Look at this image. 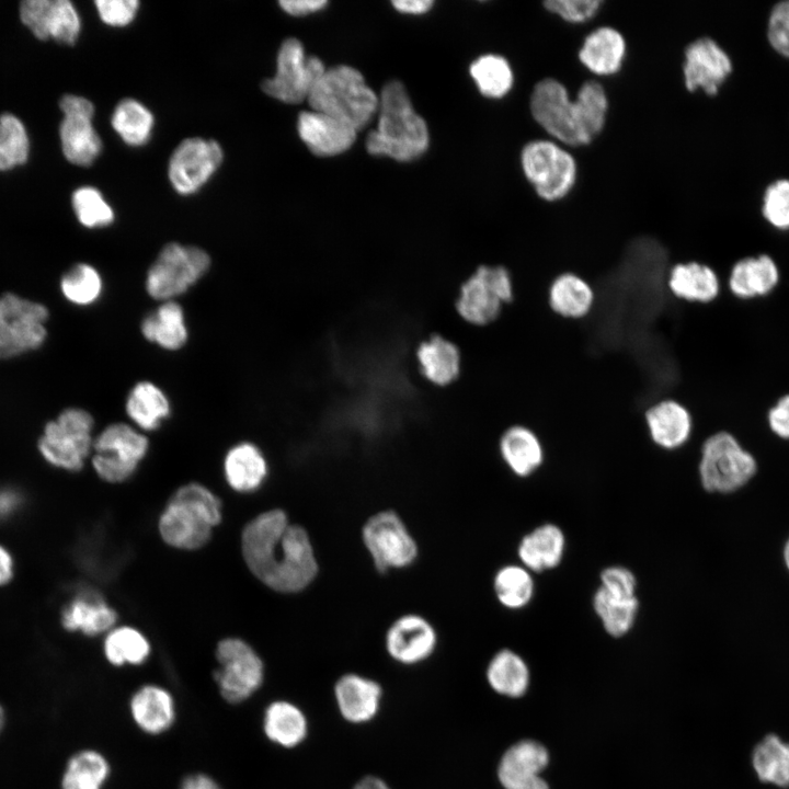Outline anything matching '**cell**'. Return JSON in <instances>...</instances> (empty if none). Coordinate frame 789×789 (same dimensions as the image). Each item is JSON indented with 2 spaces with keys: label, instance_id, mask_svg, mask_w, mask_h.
Instances as JSON below:
<instances>
[{
  "label": "cell",
  "instance_id": "6da1fadb",
  "mask_svg": "<svg viewBox=\"0 0 789 789\" xmlns=\"http://www.w3.org/2000/svg\"><path fill=\"white\" fill-rule=\"evenodd\" d=\"M241 551L253 575L277 593H301L320 572L307 528L290 523L281 508L265 511L245 525Z\"/></svg>",
  "mask_w": 789,
  "mask_h": 789
},
{
  "label": "cell",
  "instance_id": "7a4b0ae2",
  "mask_svg": "<svg viewBox=\"0 0 789 789\" xmlns=\"http://www.w3.org/2000/svg\"><path fill=\"white\" fill-rule=\"evenodd\" d=\"M377 113V128L367 135L365 141L368 153L408 162L427 150V125L413 108L400 81H390L382 88Z\"/></svg>",
  "mask_w": 789,
  "mask_h": 789
},
{
  "label": "cell",
  "instance_id": "3957f363",
  "mask_svg": "<svg viewBox=\"0 0 789 789\" xmlns=\"http://www.w3.org/2000/svg\"><path fill=\"white\" fill-rule=\"evenodd\" d=\"M221 521L220 500L199 483L179 488L159 518V533L165 544L184 550L203 547L211 529Z\"/></svg>",
  "mask_w": 789,
  "mask_h": 789
},
{
  "label": "cell",
  "instance_id": "277c9868",
  "mask_svg": "<svg viewBox=\"0 0 789 789\" xmlns=\"http://www.w3.org/2000/svg\"><path fill=\"white\" fill-rule=\"evenodd\" d=\"M307 101L312 111L328 114L358 132L377 113L379 96L357 69L339 65L325 69Z\"/></svg>",
  "mask_w": 789,
  "mask_h": 789
},
{
  "label": "cell",
  "instance_id": "5b68a950",
  "mask_svg": "<svg viewBox=\"0 0 789 789\" xmlns=\"http://www.w3.org/2000/svg\"><path fill=\"white\" fill-rule=\"evenodd\" d=\"M758 468L755 455L728 430L711 433L699 446L697 471L708 493H736L754 480Z\"/></svg>",
  "mask_w": 789,
  "mask_h": 789
},
{
  "label": "cell",
  "instance_id": "8992f818",
  "mask_svg": "<svg viewBox=\"0 0 789 789\" xmlns=\"http://www.w3.org/2000/svg\"><path fill=\"white\" fill-rule=\"evenodd\" d=\"M94 419L82 408L64 409L55 419L47 421L36 441V450L49 467L79 472L93 447Z\"/></svg>",
  "mask_w": 789,
  "mask_h": 789
},
{
  "label": "cell",
  "instance_id": "52a82bcc",
  "mask_svg": "<svg viewBox=\"0 0 789 789\" xmlns=\"http://www.w3.org/2000/svg\"><path fill=\"white\" fill-rule=\"evenodd\" d=\"M362 545L381 574L411 568L420 557L419 541L395 508L371 513L361 526Z\"/></svg>",
  "mask_w": 789,
  "mask_h": 789
},
{
  "label": "cell",
  "instance_id": "ba28073f",
  "mask_svg": "<svg viewBox=\"0 0 789 789\" xmlns=\"http://www.w3.org/2000/svg\"><path fill=\"white\" fill-rule=\"evenodd\" d=\"M513 298L511 272L503 265L480 264L460 283L454 308L462 322L481 328L496 321Z\"/></svg>",
  "mask_w": 789,
  "mask_h": 789
},
{
  "label": "cell",
  "instance_id": "9c48e42d",
  "mask_svg": "<svg viewBox=\"0 0 789 789\" xmlns=\"http://www.w3.org/2000/svg\"><path fill=\"white\" fill-rule=\"evenodd\" d=\"M209 254L195 245L178 242L165 244L150 265L145 287L157 300H173L186 293L208 271Z\"/></svg>",
  "mask_w": 789,
  "mask_h": 789
},
{
  "label": "cell",
  "instance_id": "30bf717a",
  "mask_svg": "<svg viewBox=\"0 0 789 789\" xmlns=\"http://www.w3.org/2000/svg\"><path fill=\"white\" fill-rule=\"evenodd\" d=\"M48 308L7 291L0 295V359H11L41 348L46 342Z\"/></svg>",
  "mask_w": 789,
  "mask_h": 789
},
{
  "label": "cell",
  "instance_id": "8fae6325",
  "mask_svg": "<svg viewBox=\"0 0 789 789\" xmlns=\"http://www.w3.org/2000/svg\"><path fill=\"white\" fill-rule=\"evenodd\" d=\"M529 106L534 119L562 144L584 146L593 140L585 129L578 101L570 99L567 88L557 79L538 81Z\"/></svg>",
  "mask_w": 789,
  "mask_h": 789
},
{
  "label": "cell",
  "instance_id": "7c38bea8",
  "mask_svg": "<svg viewBox=\"0 0 789 789\" xmlns=\"http://www.w3.org/2000/svg\"><path fill=\"white\" fill-rule=\"evenodd\" d=\"M217 667L213 673L220 697L228 704L249 700L264 683V663L244 640L226 638L215 651Z\"/></svg>",
  "mask_w": 789,
  "mask_h": 789
},
{
  "label": "cell",
  "instance_id": "4fadbf2b",
  "mask_svg": "<svg viewBox=\"0 0 789 789\" xmlns=\"http://www.w3.org/2000/svg\"><path fill=\"white\" fill-rule=\"evenodd\" d=\"M521 164L526 179L545 201L563 198L576 180L574 157L552 140L536 139L527 142L521 152Z\"/></svg>",
  "mask_w": 789,
  "mask_h": 789
},
{
  "label": "cell",
  "instance_id": "5bb4252c",
  "mask_svg": "<svg viewBox=\"0 0 789 789\" xmlns=\"http://www.w3.org/2000/svg\"><path fill=\"white\" fill-rule=\"evenodd\" d=\"M148 446L147 437L132 425L112 423L94 437L91 466L102 480L123 482L135 472Z\"/></svg>",
  "mask_w": 789,
  "mask_h": 789
},
{
  "label": "cell",
  "instance_id": "9a60e30c",
  "mask_svg": "<svg viewBox=\"0 0 789 789\" xmlns=\"http://www.w3.org/2000/svg\"><path fill=\"white\" fill-rule=\"evenodd\" d=\"M325 69L321 59L306 56L299 39L289 37L277 53L275 75L262 82V90L283 103L297 104L308 99Z\"/></svg>",
  "mask_w": 789,
  "mask_h": 789
},
{
  "label": "cell",
  "instance_id": "2e32d148",
  "mask_svg": "<svg viewBox=\"0 0 789 789\" xmlns=\"http://www.w3.org/2000/svg\"><path fill=\"white\" fill-rule=\"evenodd\" d=\"M224 160L221 146L214 139L191 137L183 139L172 152L168 178L181 195L198 192L216 173Z\"/></svg>",
  "mask_w": 789,
  "mask_h": 789
},
{
  "label": "cell",
  "instance_id": "e0dca14e",
  "mask_svg": "<svg viewBox=\"0 0 789 789\" xmlns=\"http://www.w3.org/2000/svg\"><path fill=\"white\" fill-rule=\"evenodd\" d=\"M59 106L64 113L59 128L64 156L72 164L91 165L102 151V140L92 123L93 104L83 96L67 94Z\"/></svg>",
  "mask_w": 789,
  "mask_h": 789
},
{
  "label": "cell",
  "instance_id": "ac0fdd59",
  "mask_svg": "<svg viewBox=\"0 0 789 789\" xmlns=\"http://www.w3.org/2000/svg\"><path fill=\"white\" fill-rule=\"evenodd\" d=\"M384 643L392 660L403 665H414L427 660L435 652L438 633L427 617L408 611L389 624Z\"/></svg>",
  "mask_w": 789,
  "mask_h": 789
},
{
  "label": "cell",
  "instance_id": "d6986e66",
  "mask_svg": "<svg viewBox=\"0 0 789 789\" xmlns=\"http://www.w3.org/2000/svg\"><path fill=\"white\" fill-rule=\"evenodd\" d=\"M684 58V83L689 92L702 90L708 95H716L733 69L728 53L708 36L689 43Z\"/></svg>",
  "mask_w": 789,
  "mask_h": 789
},
{
  "label": "cell",
  "instance_id": "ffe728a7",
  "mask_svg": "<svg viewBox=\"0 0 789 789\" xmlns=\"http://www.w3.org/2000/svg\"><path fill=\"white\" fill-rule=\"evenodd\" d=\"M22 23L41 41L54 38L72 45L81 28L79 14L68 0H26L20 5Z\"/></svg>",
  "mask_w": 789,
  "mask_h": 789
},
{
  "label": "cell",
  "instance_id": "44dd1931",
  "mask_svg": "<svg viewBox=\"0 0 789 789\" xmlns=\"http://www.w3.org/2000/svg\"><path fill=\"white\" fill-rule=\"evenodd\" d=\"M58 617L64 630L85 637L110 631L117 619L116 611L104 597L87 586L77 588L70 595L61 605Z\"/></svg>",
  "mask_w": 789,
  "mask_h": 789
},
{
  "label": "cell",
  "instance_id": "7402d4cb",
  "mask_svg": "<svg viewBox=\"0 0 789 789\" xmlns=\"http://www.w3.org/2000/svg\"><path fill=\"white\" fill-rule=\"evenodd\" d=\"M414 358L421 378L430 386L447 388L461 375L462 354L459 345L437 332L416 344Z\"/></svg>",
  "mask_w": 789,
  "mask_h": 789
},
{
  "label": "cell",
  "instance_id": "603a6c76",
  "mask_svg": "<svg viewBox=\"0 0 789 789\" xmlns=\"http://www.w3.org/2000/svg\"><path fill=\"white\" fill-rule=\"evenodd\" d=\"M644 420L651 442L662 450H678L685 447L693 436V415L676 400L655 402L647 409Z\"/></svg>",
  "mask_w": 789,
  "mask_h": 789
},
{
  "label": "cell",
  "instance_id": "cb8c5ba5",
  "mask_svg": "<svg viewBox=\"0 0 789 789\" xmlns=\"http://www.w3.org/2000/svg\"><path fill=\"white\" fill-rule=\"evenodd\" d=\"M297 130L302 142L318 157H332L348 150L357 134L346 123L312 110L300 112Z\"/></svg>",
  "mask_w": 789,
  "mask_h": 789
},
{
  "label": "cell",
  "instance_id": "d4e9b609",
  "mask_svg": "<svg viewBox=\"0 0 789 789\" xmlns=\"http://www.w3.org/2000/svg\"><path fill=\"white\" fill-rule=\"evenodd\" d=\"M128 710L135 725L145 734L167 733L176 721V702L165 687L145 684L130 696Z\"/></svg>",
  "mask_w": 789,
  "mask_h": 789
},
{
  "label": "cell",
  "instance_id": "484cf974",
  "mask_svg": "<svg viewBox=\"0 0 789 789\" xmlns=\"http://www.w3.org/2000/svg\"><path fill=\"white\" fill-rule=\"evenodd\" d=\"M549 761L546 748L534 741L511 746L499 765V779L505 789H549L539 776Z\"/></svg>",
  "mask_w": 789,
  "mask_h": 789
},
{
  "label": "cell",
  "instance_id": "4316f807",
  "mask_svg": "<svg viewBox=\"0 0 789 789\" xmlns=\"http://www.w3.org/2000/svg\"><path fill=\"white\" fill-rule=\"evenodd\" d=\"M666 285L676 299L697 305L714 302L724 287L719 273L699 261L674 264L668 271Z\"/></svg>",
  "mask_w": 789,
  "mask_h": 789
},
{
  "label": "cell",
  "instance_id": "83f0119b",
  "mask_svg": "<svg viewBox=\"0 0 789 789\" xmlns=\"http://www.w3.org/2000/svg\"><path fill=\"white\" fill-rule=\"evenodd\" d=\"M779 281L780 271L776 261L761 253L735 261L728 272L724 286L733 297L745 300L769 295Z\"/></svg>",
  "mask_w": 789,
  "mask_h": 789
},
{
  "label": "cell",
  "instance_id": "f1b7e54d",
  "mask_svg": "<svg viewBox=\"0 0 789 789\" xmlns=\"http://www.w3.org/2000/svg\"><path fill=\"white\" fill-rule=\"evenodd\" d=\"M496 451L508 470L519 478L535 473L546 459V450L537 433L522 424L511 425L502 432Z\"/></svg>",
  "mask_w": 789,
  "mask_h": 789
},
{
  "label": "cell",
  "instance_id": "f546056e",
  "mask_svg": "<svg viewBox=\"0 0 789 789\" xmlns=\"http://www.w3.org/2000/svg\"><path fill=\"white\" fill-rule=\"evenodd\" d=\"M334 693L340 712L347 721L366 722L373 719L379 709V684L362 675H342L335 683Z\"/></svg>",
  "mask_w": 789,
  "mask_h": 789
},
{
  "label": "cell",
  "instance_id": "4dcf8cb0",
  "mask_svg": "<svg viewBox=\"0 0 789 789\" xmlns=\"http://www.w3.org/2000/svg\"><path fill=\"white\" fill-rule=\"evenodd\" d=\"M626 55L622 34L611 26H601L588 33L579 50L583 66L597 76L618 72Z\"/></svg>",
  "mask_w": 789,
  "mask_h": 789
},
{
  "label": "cell",
  "instance_id": "1f68e13d",
  "mask_svg": "<svg viewBox=\"0 0 789 789\" xmlns=\"http://www.w3.org/2000/svg\"><path fill=\"white\" fill-rule=\"evenodd\" d=\"M565 538L560 527L544 524L526 534L517 547V556L528 571L542 572L560 564Z\"/></svg>",
  "mask_w": 789,
  "mask_h": 789
},
{
  "label": "cell",
  "instance_id": "d6a6232c",
  "mask_svg": "<svg viewBox=\"0 0 789 789\" xmlns=\"http://www.w3.org/2000/svg\"><path fill=\"white\" fill-rule=\"evenodd\" d=\"M595 302V291L583 277L564 272L551 282L548 289L550 309L564 319L587 317Z\"/></svg>",
  "mask_w": 789,
  "mask_h": 789
},
{
  "label": "cell",
  "instance_id": "836d02e7",
  "mask_svg": "<svg viewBox=\"0 0 789 789\" xmlns=\"http://www.w3.org/2000/svg\"><path fill=\"white\" fill-rule=\"evenodd\" d=\"M140 331L148 342L163 350H180L188 336L182 306L175 300L163 301L157 310L142 319Z\"/></svg>",
  "mask_w": 789,
  "mask_h": 789
},
{
  "label": "cell",
  "instance_id": "e575fe53",
  "mask_svg": "<svg viewBox=\"0 0 789 789\" xmlns=\"http://www.w3.org/2000/svg\"><path fill=\"white\" fill-rule=\"evenodd\" d=\"M228 484L236 491L256 490L267 474V462L258 446L243 442L232 446L224 460Z\"/></svg>",
  "mask_w": 789,
  "mask_h": 789
},
{
  "label": "cell",
  "instance_id": "d590c367",
  "mask_svg": "<svg viewBox=\"0 0 789 789\" xmlns=\"http://www.w3.org/2000/svg\"><path fill=\"white\" fill-rule=\"evenodd\" d=\"M262 728L270 742L291 748L306 739L308 723L306 716L295 704L274 700L264 710Z\"/></svg>",
  "mask_w": 789,
  "mask_h": 789
},
{
  "label": "cell",
  "instance_id": "8d00e7d4",
  "mask_svg": "<svg viewBox=\"0 0 789 789\" xmlns=\"http://www.w3.org/2000/svg\"><path fill=\"white\" fill-rule=\"evenodd\" d=\"M125 409L138 428L153 431L169 416L170 401L160 387L151 381H139L129 391Z\"/></svg>",
  "mask_w": 789,
  "mask_h": 789
},
{
  "label": "cell",
  "instance_id": "74e56055",
  "mask_svg": "<svg viewBox=\"0 0 789 789\" xmlns=\"http://www.w3.org/2000/svg\"><path fill=\"white\" fill-rule=\"evenodd\" d=\"M105 755L92 748L75 753L61 776V789H103L111 776Z\"/></svg>",
  "mask_w": 789,
  "mask_h": 789
},
{
  "label": "cell",
  "instance_id": "f35d334b",
  "mask_svg": "<svg viewBox=\"0 0 789 789\" xmlns=\"http://www.w3.org/2000/svg\"><path fill=\"white\" fill-rule=\"evenodd\" d=\"M111 124L119 138L130 147L146 145L152 135L155 117L151 111L135 99H124L117 103Z\"/></svg>",
  "mask_w": 789,
  "mask_h": 789
},
{
  "label": "cell",
  "instance_id": "ab89813d",
  "mask_svg": "<svg viewBox=\"0 0 789 789\" xmlns=\"http://www.w3.org/2000/svg\"><path fill=\"white\" fill-rule=\"evenodd\" d=\"M487 679L496 693L518 697L527 689L529 672L525 661L517 653L502 649L490 660Z\"/></svg>",
  "mask_w": 789,
  "mask_h": 789
},
{
  "label": "cell",
  "instance_id": "60d3db41",
  "mask_svg": "<svg viewBox=\"0 0 789 789\" xmlns=\"http://www.w3.org/2000/svg\"><path fill=\"white\" fill-rule=\"evenodd\" d=\"M148 639L137 629L128 626L107 631L103 641V653L113 666L141 665L150 655Z\"/></svg>",
  "mask_w": 789,
  "mask_h": 789
},
{
  "label": "cell",
  "instance_id": "b9f144b4",
  "mask_svg": "<svg viewBox=\"0 0 789 789\" xmlns=\"http://www.w3.org/2000/svg\"><path fill=\"white\" fill-rule=\"evenodd\" d=\"M496 601L503 607L516 610L529 604L535 583L530 571L518 564H505L496 570L492 580Z\"/></svg>",
  "mask_w": 789,
  "mask_h": 789
},
{
  "label": "cell",
  "instance_id": "7bdbcfd3",
  "mask_svg": "<svg viewBox=\"0 0 789 789\" xmlns=\"http://www.w3.org/2000/svg\"><path fill=\"white\" fill-rule=\"evenodd\" d=\"M593 607L607 633L613 637H621L634 624L639 601L637 596L632 598L616 597L599 586L593 596Z\"/></svg>",
  "mask_w": 789,
  "mask_h": 789
},
{
  "label": "cell",
  "instance_id": "ee69618b",
  "mask_svg": "<svg viewBox=\"0 0 789 789\" xmlns=\"http://www.w3.org/2000/svg\"><path fill=\"white\" fill-rule=\"evenodd\" d=\"M469 71L481 94L488 98H503L513 85L512 68L501 55L480 56L471 64Z\"/></svg>",
  "mask_w": 789,
  "mask_h": 789
},
{
  "label": "cell",
  "instance_id": "f6af8a7d",
  "mask_svg": "<svg viewBox=\"0 0 789 789\" xmlns=\"http://www.w3.org/2000/svg\"><path fill=\"white\" fill-rule=\"evenodd\" d=\"M753 766L762 781L789 785V744L776 735H767L753 752Z\"/></svg>",
  "mask_w": 789,
  "mask_h": 789
},
{
  "label": "cell",
  "instance_id": "bcb514c9",
  "mask_svg": "<svg viewBox=\"0 0 789 789\" xmlns=\"http://www.w3.org/2000/svg\"><path fill=\"white\" fill-rule=\"evenodd\" d=\"M59 286L66 300L76 306L87 307L100 298L103 279L93 265L77 263L61 275Z\"/></svg>",
  "mask_w": 789,
  "mask_h": 789
},
{
  "label": "cell",
  "instance_id": "7dc6e473",
  "mask_svg": "<svg viewBox=\"0 0 789 789\" xmlns=\"http://www.w3.org/2000/svg\"><path fill=\"white\" fill-rule=\"evenodd\" d=\"M30 142L23 123L13 114L0 116V171H7L26 162Z\"/></svg>",
  "mask_w": 789,
  "mask_h": 789
},
{
  "label": "cell",
  "instance_id": "c3c4849f",
  "mask_svg": "<svg viewBox=\"0 0 789 789\" xmlns=\"http://www.w3.org/2000/svg\"><path fill=\"white\" fill-rule=\"evenodd\" d=\"M71 203L78 221L87 228L107 227L115 219L112 206L95 187H79L73 192Z\"/></svg>",
  "mask_w": 789,
  "mask_h": 789
},
{
  "label": "cell",
  "instance_id": "681fc988",
  "mask_svg": "<svg viewBox=\"0 0 789 789\" xmlns=\"http://www.w3.org/2000/svg\"><path fill=\"white\" fill-rule=\"evenodd\" d=\"M584 126L588 135L594 138L604 128L608 99L604 87L595 80L584 82L576 94Z\"/></svg>",
  "mask_w": 789,
  "mask_h": 789
},
{
  "label": "cell",
  "instance_id": "f907efd6",
  "mask_svg": "<svg viewBox=\"0 0 789 789\" xmlns=\"http://www.w3.org/2000/svg\"><path fill=\"white\" fill-rule=\"evenodd\" d=\"M762 214L776 229H789V180L778 179L771 182L763 196Z\"/></svg>",
  "mask_w": 789,
  "mask_h": 789
},
{
  "label": "cell",
  "instance_id": "816d5d0a",
  "mask_svg": "<svg viewBox=\"0 0 789 789\" xmlns=\"http://www.w3.org/2000/svg\"><path fill=\"white\" fill-rule=\"evenodd\" d=\"M767 38L775 52L789 58V0L773 7L767 22Z\"/></svg>",
  "mask_w": 789,
  "mask_h": 789
},
{
  "label": "cell",
  "instance_id": "f5cc1de1",
  "mask_svg": "<svg viewBox=\"0 0 789 789\" xmlns=\"http://www.w3.org/2000/svg\"><path fill=\"white\" fill-rule=\"evenodd\" d=\"M601 0H548L544 7L549 12L570 23H582L592 19L599 10Z\"/></svg>",
  "mask_w": 789,
  "mask_h": 789
},
{
  "label": "cell",
  "instance_id": "db71d44e",
  "mask_svg": "<svg viewBox=\"0 0 789 789\" xmlns=\"http://www.w3.org/2000/svg\"><path fill=\"white\" fill-rule=\"evenodd\" d=\"M137 0H98L95 7L103 23L114 27L130 24L139 10Z\"/></svg>",
  "mask_w": 789,
  "mask_h": 789
},
{
  "label": "cell",
  "instance_id": "11a10c76",
  "mask_svg": "<svg viewBox=\"0 0 789 789\" xmlns=\"http://www.w3.org/2000/svg\"><path fill=\"white\" fill-rule=\"evenodd\" d=\"M601 586L616 597H636V576L625 567L613 565L604 569L601 573Z\"/></svg>",
  "mask_w": 789,
  "mask_h": 789
},
{
  "label": "cell",
  "instance_id": "9f6ffc18",
  "mask_svg": "<svg viewBox=\"0 0 789 789\" xmlns=\"http://www.w3.org/2000/svg\"><path fill=\"white\" fill-rule=\"evenodd\" d=\"M767 425L780 439L789 441V393L778 398L767 412Z\"/></svg>",
  "mask_w": 789,
  "mask_h": 789
},
{
  "label": "cell",
  "instance_id": "6f0895ef",
  "mask_svg": "<svg viewBox=\"0 0 789 789\" xmlns=\"http://www.w3.org/2000/svg\"><path fill=\"white\" fill-rule=\"evenodd\" d=\"M26 498L24 492L15 485H0V523H8L15 518L24 508Z\"/></svg>",
  "mask_w": 789,
  "mask_h": 789
},
{
  "label": "cell",
  "instance_id": "680465c9",
  "mask_svg": "<svg viewBox=\"0 0 789 789\" xmlns=\"http://www.w3.org/2000/svg\"><path fill=\"white\" fill-rule=\"evenodd\" d=\"M16 558L12 549L0 540V590L9 587L15 580Z\"/></svg>",
  "mask_w": 789,
  "mask_h": 789
},
{
  "label": "cell",
  "instance_id": "91938a15",
  "mask_svg": "<svg viewBox=\"0 0 789 789\" xmlns=\"http://www.w3.org/2000/svg\"><path fill=\"white\" fill-rule=\"evenodd\" d=\"M325 0H282L279 7L287 14L293 16H304L315 13L327 5Z\"/></svg>",
  "mask_w": 789,
  "mask_h": 789
},
{
  "label": "cell",
  "instance_id": "94428289",
  "mask_svg": "<svg viewBox=\"0 0 789 789\" xmlns=\"http://www.w3.org/2000/svg\"><path fill=\"white\" fill-rule=\"evenodd\" d=\"M179 789H221V787L211 776L194 773L183 778Z\"/></svg>",
  "mask_w": 789,
  "mask_h": 789
},
{
  "label": "cell",
  "instance_id": "6125c7cd",
  "mask_svg": "<svg viewBox=\"0 0 789 789\" xmlns=\"http://www.w3.org/2000/svg\"><path fill=\"white\" fill-rule=\"evenodd\" d=\"M432 0H396L392 1L393 8L405 14H422L427 12L432 5Z\"/></svg>",
  "mask_w": 789,
  "mask_h": 789
},
{
  "label": "cell",
  "instance_id": "be15d7a7",
  "mask_svg": "<svg viewBox=\"0 0 789 789\" xmlns=\"http://www.w3.org/2000/svg\"><path fill=\"white\" fill-rule=\"evenodd\" d=\"M354 789H390L381 779L368 776L359 780Z\"/></svg>",
  "mask_w": 789,
  "mask_h": 789
},
{
  "label": "cell",
  "instance_id": "e7e4bbea",
  "mask_svg": "<svg viewBox=\"0 0 789 789\" xmlns=\"http://www.w3.org/2000/svg\"><path fill=\"white\" fill-rule=\"evenodd\" d=\"M781 560L786 571L789 573V536L785 540L781 548Z\"/></svg>",
  "mask_w": 789,
  "mask_h": 789
},
{
  "label": "cell",
  "instance_id": "03108f58",
  "mask_svg": "<svg viewBox=\"0 0 789 789\" xmlns=\"http://www.w3.org/2000/svg\"><path fill=\"white\" fill-rule=\"evenodd\" d=\"M4 722H5V713H4L2 706L0 705V733L4 727Z\"/></svg>",
  "mask_w": 789,
  "mask_h": 789
}]
</instances>
